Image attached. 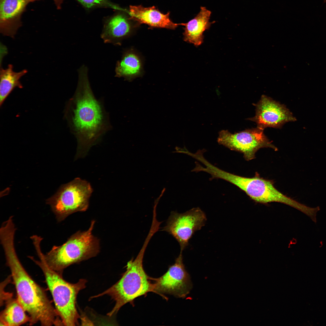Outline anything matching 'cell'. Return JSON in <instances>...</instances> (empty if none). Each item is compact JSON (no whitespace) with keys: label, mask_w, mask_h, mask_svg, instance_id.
I'll return each instance as SVG.
<instances>
[{"label":"cell","mask_w":326,"mask_h":326,"mask_svg":"<svg viewBox=\"0 0 326 326\" xmlns=\"http://www.w3.org/2000/svg\"><path fill=\"white\" fill-rule=\"evenodd\" d=\"M39 258L29 257L41 269L52 296L56 310L63 325L75 326L78 324L80 316L76 307V298L79 292L85 287L86 280L81 279L75 283L65 280L62 275L51 268L46 263L40 244L34 246Z\"/></svg>","instance_id":"3957f363"},{"label":"cell","mask_w":326,"mask_h":326,"mask_svg":"<svg viewBox=\"0 0 326 326\" xmlns=\"http://www.w3.org/2000/svg\"><path fill=\"white\" fill-rule=\"evenodd\" d=\"M95 221H91L89 229L72 235L60 246H53L44 254L45 261L52 269L62 275L70 265L96 256L100 251L99 240L92 233Z\"/></svg>","instance_id":"5b68a950"},{"label":"cell","mask_w":326,"mask_h":326,"mask_svg":"<svg viewBox=\"0 0 326 326\" xmlns=\"http://www.w3.org/2000/svg\"><path fill=\"white\" fill-rule=\"evenodd\" d=\"M217 141L231 150L242 153L247 161L254 159L256 152L260 148H270L275 151L277 150L265 135L264 129L257 127L234 134L222 130L219 133Z\"/></svg>","instance_id":"ba28073f"},{"label":"cell","mask_w":326,"mask_h":326,"mask_svg":"<svg viewBox=\"0 0 326 326\" xmlns=\"http://www.w3.org/2000/svg\"><path fill=\"white\" fill-rule=\"evenodd\" d=\"M211 12L205 7L201 6L198 14L193 18L181 25L185 26L183 33L184 40L196 46L203 43V33L215 21H209Z\"/></svg>","instance_id":"5bb4252c"},{"label":"cell","mask_w":326,"mask_h":326,"mask_svg":"<svg viewBox=\"0 0 326 326\" xmlns=\"http://www.w3.org/2000/svg\"><path fill=\"white\" fill-rule=\"evenodd\" d=\"M182 253L180 252L175 263L169 266L164 274L158 278H152L154 281L153 292L183 298L189 293L192 284L183 264Z\"/></svg>","instance_id":"30bf717a"},{"label":"cell","mask_w":326,"mask_h":326,"mask_svg":"<svg viewBox=\"0 0 326 326\" xmlns=\"http://www.w3.org/2000/svg\"><path fill=\"white\" fill-rule=\"evenodd\" d=\"M87 8L96 7H110L113 8L116 7L112 4L108 0H77Z\"/></svg>","instance_id":"d6986e66"},{"label":"cell","mask_w":326,"mask_h":326,"mask_svg":"<svg viewBox=\"0 0 326 326\" xmlns=\"http://www.w3.org/2000/svg\"><path fill=\"white\" fill-rule=\"evenodd\" d=\"M0 314V325L19 326L29 322V317L17 299L11 298L6 302Z\"/></svg>","instance_id":"2e32d148"},{"label":"cell","mask_w":326,"mask_h":326,"mask_svg":"<svg viewBox=\"0 0 326 326\" xmlns=\"http://www.w3.org/2000/svg\"><path fill=\"white\" fill-rule=\"evenodd\" d=\"M324 3H325V2H326V0H324Z\"/></svg>","instance_id":"44dd1931"},{"label":"cell","mask_w":326,"mask_h":326,"mask_svg":"<svg viewBox=\"0 0 326 326\" xmlns=\"http://www.w3.org/2000/svg\"><path fill=\"white\" fill-rule=\"evenodd\" d=\"M131 30V25L126 17L119 14L106 22L101 38L105 43L119 44L120 41L129 34Z\"/></svg>","instance_id":"9a60e30c"},{"label":"cell","mask_w":326,"mask_h":326,"mask_svg":"<svg viewBox=\"0 0 326 326\" xmlns=\"http://www.w3.org/2000/svg\"><path fill=\"white\" fill-rule=\"evenodd\" d=\"M78 74L77 87L67 110L71 130L77 142L75 159L85 157L111 128L103 104L96 98L91 89L87 67L82 66Z\"/></svg>","instance_id":"6da1fadb"},{"label":"cell","mask_w":326,"mask_h":326,"mask_svg":"<svg viewBox=\"0 0 326 326\" xmlns=\"http://www.w3.org/2000/svg\"><path fill=\"white\" fill-rule=\"evenodd\" d=\"M255 115L248 119L255 122L257 127L281 128L285 123L296 120L292 113L284 105L263 95L255 105Z\"/></svg>","instance_id":"8fae6325"},{"label":"cell","mask_w":326,"mask_h":326,"mask_svg":"<svg viewBox=\"0 0 326 326\" xmlns=\"http://www.w3.org/2000/svg\"><path fill=\"white\" fill-rule=\"evenodd\" d=\"M149 241L145 240L136 258H132L127 263L126 271L120 279L111 287L91 298L107 295L115 302V305L107 314L111 316L116 314L120 308L128 302H132L136 298L154 292V284L144 270L143 259Z\"/></svg>","instance_id":"277c9868"},{"label":"cell","mask_w":326,"mask_h":326,"mask_svg":"<svg viewBox=\"0 0 326 326\" xmlns=\"http://www.w3.org/2000/svg\"><path fill=\"white\" fill-rule=\"evenodd\" d=\"M28 0H0V30L4 35L13 37L21 25V17Z\"/></svg>","instance_id":"7c38bea8"},{"label":"cell","mask_w":326,"mask_h":326,"mask_svg":"<svg viewBox=\"0 0 326 326\" xmlns=\"http://www.w3.org/2000/svg\"><path fill=\"white\" fill-rule=\"evenodd\" d=\"M206 220L205 213L199 207L181 213L172 211L162 231L176 239L180 245V252H182L194 233L205 225Z\"/></svg>","instance_id":"9c48e42d"},{"label":"cell","mask_w":326,"mask_h":326,"mask_svg":"<svg viewBox=\"0 0 326 326\" xmlns=\"http://www.w3.org/2000/svg\"><path fill=\"white\" fill-rule=\"evenodd\" d=\"M14 238L12 235H6L1 239V243L15 288L16 299L28 314L29 325L39 323L42 326L63 325L44 290L21 262L16 251Z\"/></svg>","instance_id":"7a4b0ae2"},{"label":"cell","mask_w":326,"mask_h":326,"mask_svg":"<svg viewBox=\"0 0 326 326\" xmlns=\"http://www.w3.org/2000/svg\"><path fill=\"white\" fill-rule=\"evenodd\" d=\"M221 177L238 187L257 203L266 204L278 202L289 206L302 213L307 210L306 206L283 194L274 187L272 181L262 178L258 174L253 177H247L223 171Z\"/></svg>","instance_id":"8992f818"},{"label":"cell","mask_w":326,"mask_h":326,"mask_svg":"<svg viewBox=\"0 0 326 326\" xmlns=\"http://www.w3.org/2000/svg\"><path fill=\"white\" fill-rule=\"evenodd\" d=\"M39 0H28L29 2H33ZM58 9H60L63 0H53Z\"/></svg>","instance_id":"ffe728a7"},{"label":"cell","mask_w":326,"mask_h":326,"mask_svg":"<svg viewBox=\"0 0 326 326\" xmlns=\"http://www.w3.org/2000/svg\"><path fill=\"white\" fill-rule=\"evenodd\" d=\"M93 189L88 181L77 177L61 187L57 192L46 200L58 222L78 212L88 208Z\"/></svg>","instance_id":"52a82bcc"},{"label":"cell","mask_w":326,"mask_h":326,"mask_svg":"<svg viewBox=\"0 0 326 326\" xmlns=\"http://www.w3.org/2000/svg\"><path fill=\"white\" fill-rule=\"evenodd\" d=\"M129 12L131 18L135 21L152 27L174 29L181 25V24L175 23L171 21L169 13L163 14L155 6L146 8L141 5L130 6Z\"/></svg>","instance_id":"4fadbf2b"},{"label":"cell","mask_w":326,"mask_h":326,"mask_svg":"<svg viewBox=\"0 0 326 326\" xmlns=\"http://www.w3.org/2000/svg\"><path fill=\"white\" fill-rule=\"evenodd\" d=\"M27 72V70L24 69L19 72L13 71L11 64L8 65L7 68L0 69V105L1 106L4 102L15 88H21L22 85L20 80Z\"/></svg>","instance_id":"e0dca14e"},{"label":"cell","mask_w":326,"mask_h":326,"mask_svg":"<svg viewBox=\"0 0 326 326\" xmlns=\"http://www.w3.org/2000/svg\"><path fill=\"white\" fill-rule=\"evenodd\" d=\"M141 69V62L138 57L133 53L127 52L117 63L115 75L129 79L138 74Z\"/></svg>","instance_id":"ac0fdd59"}]
</instances>
